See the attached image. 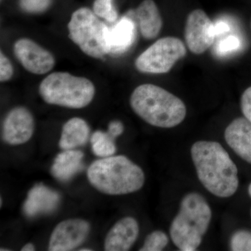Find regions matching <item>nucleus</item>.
<instances>
[{"instance_id":"obj_17","label":"nucleus","mask_w":251,"mask_h":251,"mask_svg":"<svg viewBox=\"0 0 251 251\" xmlns=\"http://www.w3.org/2000/svg\"><path fill=\"white\" fill-rule=\"evenodd\" d=\"M83 157L80 150H64L54 158L51 167L52 175L59 181H68L82 169Z\"/></svg>"},{"instance_id":"obj_9","label":"nucleus","mask_w":251,"mask_h":251,"mask_svg":"<svg viewBox=\"0 0 251 251\" xmlns=\"http://www.w3.org/2000/svg\"><path fill=\"white\" fill-rule=\"evenodd\" d=\"M14 53L26 71L36 75L48 74L55 64L53 54L27 38L15 43Z\"/></svg>"},{"instance_id":"obj_6","label":"nucleus","mask_w":251,"mask_h":251,"mask_svg":"<svg viewBox=\"0 0 251 251\" xmlns=\"http://www.w3.org/2000/svg\"><path fill=\"white\" fill-rule=\"evenodd\" d=\"M108 25L93 11L80 8L74 11L68 24L71 40L89 57L103 59L109 54L106 31Z\"/></svg>"},{"instance_id":"obj_5","label":"nucleus","mask_w":251,"mask_h":251,"mask_svg":"<svg viewBox=\"0 0 251 251\" xmlns=\"http://www.w3.org/2000/svg\"><path fill=\"white\" fill-rule=\"evenodd\" d=\"M39 91L46 103L72 109L85 108L96 93L95 86L90 79L67 72L49 74L41 82Z\"/></svg>"},{"instance_id":"obj_24","label":"nucleus","mask_w":251,"mask_h":251,"mask_svg":"<svg viewBox=\"0 0 251 251\" xmlns=\"http://www.w3.org/2000/svg\"><path fill=\"white\" fill-rule=\"evenodd\" d=\"M14 75V67L9 59L7 58L3 52L0 53V81L7 82Z\"/></svg>"},{"instance_id":"obj_2","label":"nucleus","mask_w":251,"mask_h":251,"mask_svg":"<svg viewBox=\"0 0 251 251\" xmlns=\"http://www.w3.org/2000/svg\"><path fill=\"white\" fill-rule=\"evenodd\" d=\"M133 111L142 120L158 128H171L186 118V105L179 97L153 84L138 86L130 97Z\"/></svg>"},{"instance_id":"obj_30","label":"nucleus","mask_w":251,"mask_h":251,"mask_svg":"<svg viewBox=\"0 0 251 251\" xmlns=\"http://www.w3.org/2000/svg\"><path fill=\"white\" fill-rule=\"evenodd\" d=\"M249 196H250V197L251 198V184L249 185Z\"/></svg>"},{"instance_id":"obj_12","label":"nucleus","mask_w":251,"mask_h":251,"mask_svg":"<svg viewBox=\"0 0 251 251\" xmlns=\"http://www.w3.org/2000/svg\"><path fill=\"white\" fill-rule=\"evenodd\" d=\"M139 234V225L134 218L127 216L117 221L105 237L104 249L106 251L130 250Z\"/></svg>"},{"instance_id":"obj_3","label":"nucleus","mask_w":251,"mask_h":251,"mask_svg":"<svg viewBox=\"0 0 251 251\" xmlns=\"http://www.w3.org/2000/svg\"><path fill=\"white\" fill-rule=\"evenodd\" d=\"M87 178L96 189L110 196L136 192L145 181L143 169L123 155L93 162L87 170Z\"/></svg>"},{"instance_id":"obj_7","label":"nucleus","mask_w":251,"mask_h":251,"mask_svg":"<svg viewBox=\"0 0 251 251\" xmlns=\"http://www.w3.org/2000/svg\"><path fill=\"white\" fill-rule=\"evenodd\" d=\"M187 49L179 38L166 36L157 40L154 44L137 57L135 67L143 74H165L180 59L184 58Z\"/></svg>"},{"instance_id":"obj_25","label":"nucleus","mask_w":251,"mask_h":251,"mask_svg":"<svg viewBox=\"0 0 251 251\" xmlns=\"http://www.w3.org/2000/svg\"><path fill=\"white\" fill-rule=\"evenodd\" d=\"M239 46V40L237 36H229L219 43L217 48V52L220 54H226L227 52L237 49Z\"/></svg>"},{"instance_id":"obj_28","label":"nucleus","mask_w":251,"mask_h":251,"mask_svg":"<svg viewBox=\"0 0 251 251\" xmlns=\"http://www.w3.org/2000/svg\"><path fill=\"white\" fill-rule=\"evenodd\" d=\"M214 27H215V31L216 35L219 34H222V33L226 32V31H229V27L226 23L224 22H219L214 24Z\"/></svg>"},{"instance_id":"obj_16","label":"nucleus","mask_w":251,"mask_h":251,"mask_svg":"<svg viewBox=\"0 0 251 251\" xmlns=\"http://www.w3.org/2000/svg\"><path fill=\"white\" fill-rule=\"evenodd\" d=\"M141 35L152 40L159 35L163 27V19L153 0H144L134 11Z\"/></svg>"},{"instance_id":"obj_26","label":"nucleus","mask_w":251,"mask_h":251,"mask_svg":"<svg viewBox=\"0 0 251 251\" xmlns=\"http://www.w3.org/2000/svg\"><path fill=\"white\" fill-rule=\"evenodd\" d=\"M240 105L244 117L251 122V86L243 92Z\"/></svg>"},{"instance_id":"obj_20","label":"nucleus","mask_w":251,"mask_h":251,"mask_svg":"<svg viewBox=\"0 0 251 251\" xmlns=\"http://www.w3.org/2000/svg\"><path fill=\"white\" fill-rule=\"evenodd\" d=\"M112 1L113 0H95L93 4L94 14L107 22H115L118 18V13Z\"/></svg>"},{"instance_id":"obj_11","label":"nucleus","mask_w":251,"mask_h":251,"mask_svg":"<svg viewBox=\"0 0 251 251\" xmlns=\"http://www.w3.org/2000/svg\"><path fill=\"white\" fill-rule=\"evenodd\" d=\"M34 128L35 122L31 112L25 107H16L5 117L2 139L9 145H23L31 139Z\"/></svg>"},{"instance_id":"obj_27","label":"nucleus","mask_w":251,"mask_h":251,"mask_svg":"<svg viewBox=\"0 0 251 251\" xmlns=\"http://www.w3.org/2000/svg\"><path fill=\"white\" fill-rule=\"evenodd\" d=\"M124 130H125V126L122 122L119 120H114L109 124L108 132L114 138L121 135Z\"/></svg>"},{"instance_id":"obj_8","label":"nucleus","mask_w":251,"mask_h":251,"mask_svg":"<svg viewBox=\"0 0 251 251\" xmlns=\"http://www.w3.org/2000/svg\"><path fill=\"white\" fill-rule=\"evenodd\" d=\"M215 27L207 14L202 9H195L186 18L184 38L190 52L193 54L204 53L214 44Z\"/></svg>"},{"instance_id":"obj_15","label":"nucleus","mask_w":251,"mask_h":251,"mask_svg":"<svg viewBox=\"0 0 251 251\" xmlns=\"http://www.w3.org/2000/svg\"><path fill=\"white\" fill-rule=\"evenodd\" d=\"M135 24L133 20L125 16L112 27L107 28L106 41L109 54H120L126 52L135 39Z\"/></svg>"},{"instance_id":"obj_14","label":"nucleus","mask_w":251,"mask_h":251,"mask_svg":"<svg viewBox=\"0 0 251 251\" xmlns=\"http://www.w3.org/2000/svg\"><path fill=\"white\" fill-rule=\"evenodd\" d=\"M60 201L57 192L42 184L35 185L28 193L23 210L29 217L49 214L57 209Z\"/></svg>"},{"instance_id":"obj_18","label":"nucleus","mask_w":251,"mask_h":251,"mask_svg":"<svg viewBox=\"0 0 251 251\" xmlns=\"http://www.w3.org/2000/svg\"><path fill=\"white\" fill-rule=\"evenodd\" d=\"M90 133V126L83 119L79 117L70 119L63 126L59 141V148L65 150L83 146L88 140Z\"/></svg>"},{"instance_id":"obj_31","label":"nucleus","mask_w":251,"mask_h":251,"mask_svg":"<svg viewBox=\"0 0 251 251\" xmlns=\"http://www.w3.org/2000/svg\"><path fill=\"white\" fill-rule=\"evenodd\" d=\"M79 251H92V249H80V250Z\"/></svg>"},{"instance_id":"obj_4","label":"nucleus","mask_w":251,"mask_h":251,"mask_svg":"<svg viewBox=\"0 0 251 251\" xmlns=\"http://www.w3.org/2000/svg\"><path fill=\"white\" fill-rule=\"evenodd\" d=\"M211 216L210 206L202 195L196 192L186 194L170 227L175 245L180 251H196L207 232Z\"/></svg>"},{"instance_id":"obj_29","label":"nucleus","mask_w":251,"mask_h":251,"mask_svg":"<svg viewBox=\"0 0 251 251\" xmlns=\"http://www.w3.org/2000/svg\"><path fill=\"white\" fill-rule=\"evenodd\" d=\"M21 251H35V247H34V245H33L32 244H31V243H29V244H26V245H25L24 247L22 248V249H21Z\"/></svg>"},{"instance_id":"obj_10","label":"nucleus","mask_w":251,"mask_h":251,"mask_svg":"<svg viewBox=\"0 0 251 251\" xmlns=\"http://www.w3.org/2000/svg\"><path fill=\"white\" fill-rule=\"evenodd\" d=\"M90 225L80 219L64 220L52 231L49 251H69L80 247L90 232Z\"/></svg>"},{"instance_id":"obj_1","label":"nucleus","mask_w":251,"mask_h":251,"mask_svg":"<svg viewBox=\"0 0 251 251\" xmlns=\"http://www.w3.org/2000/svg\"><path fill=\"white\" fill-rule=\"evenodd\" d=\"M198 177L204 188L219 198H229L239 187L238 170L229 153L218 142L201 140L191 149Z\"/></svg>"},{"instance_id":"obj_19","label":"nucleus","mask_w":251,"mask_h":251,"mask_svg":"<svg viewBox=\"0 0 251 251\" xmlns=\"http://www.w3.org/2000/svg\"><path fill=\"white\" fill-rule=\"evenodd\" d=\"M115 140L108 131L97 130L91 137L92 151L100 158L113 156L117 151Z\"/></svg>"},{"instance_id":"obj_22","label":"nucleus","mask_w":251,"mask_h":251,"mask_svg":"<svg viewBox=\"0 0 251 251\" xmlns=\"http://www.w3.org/2000/svg\"><path fill=\"white\" fill-rule=\"evenodd\" d=\"M229 246L233 251H251V232L245 229L236 231L231 237Z\"/></svg>"},{"instance_id":"obj_13","label":"nucleus","mask_w":251,"mask_h":251,"mask_svg":"<svg viewBox=\"0 0 251 251\" xmlns=\"http://www.w3.org/2000/svg\"><path fill=\"white\" fill-rule=\"evenodd\" d=\"M224 136L229 148L251 164V122L245 117L234 119L226 128Z\"/></svg>"},{"instance_id":"obj_21","label":"nucleus","mask_w":251,"mask_h":251,"mask_svg":"<svg viewBox=\"0 0 251 251\" xmlns=\"http://www.w3.org/2000/svg\"><path fill=\"white\" fill-rule=\"evenodd\" d=\"M169 242V238L163 231H153L147 236L140 251H161Z\"/></svg>"},{"instance_id":"obj_23","label":"nucleus","mask_w":251,"mask_h":251,"mask_svg":"<svg viewBox=\"0 0 251 251\" xmlns=\"http://www.w3.org/2000/svg\"><path fill=\"white\" fill-rule=\"evenodd\" d=\"M52 0H20V6L24 11L30 14H39L46 11Z\"/></svg>"}]
</instances>
